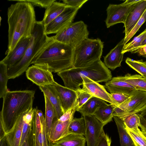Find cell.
<instances>
[{
	"mask_svg": "<svg viewBox=\"0 0 146 146\" xmlns=\"http://www.w3.org/2000/svg\"><path fill=\"white\" fill-rule=\"evenodd\" d=\"M76 111L75 105L68 110L61 116L59 119L62 121H65L72 119Z\"/></svg>",
	"mask_w": 146,
	"mask_h": 146,
	"instance_id": "45",
	"label": "cell"
},
{
	"mask_svg": "<svg viewBox=\"0 0 146 146\" xmlns=\"http://www.w3.org/2000/svg\"><path fill=\"white\" fill-rule=\"evenodd\" d=\"M82 78L83 80L82 91L116 106L111 94L107 92L104 86L87 77H82Z\"/></svg>",
	"mask_w": 146,
	"mask_h": 146,
	"instance_id": "13",
	"label": "cell"
},
{
	"mask_svg": "<svg viewBox=\"0 0 146 146\" xmlns=\"http://www.w3.org/2000/svg\"><path fill=\"white\" fill-rule=\"evenodd\" d=\"M74 48L49 37L32 61V64L44 66L58 73L73 66Z\"/></svg>",
	"mask_w": 146,
	"mask_h": 146,
	"instance_id": "2",
	"label": "cell"
},
{
	"mask_svg": "<svg viewBox=\"0 0 146 146\" xmlns=\"http://www.w3.org/2000/svg\"><path fill=\"white\" fill-rule=\"evenodd\" d=\"M9 79L7 74L6 66L0 62V98H3L9 91L7 83Z\"/></svg>",
	"mask_w": 146,
	"mask_h": 146,
	"instance_id": "33",
	"label": "cell"
},
{
	"mask_svg": "<svg viewBox=\"0 0 146 146\" xmlns=\"http://www.w3.org/2000/svg\"><path fill=\"white\" fill-rule=\"evenodd\" d=\"M45 103V121L49 135L53 122L59 119L56 110L47 98L44 95Z\"/></svg>",
	"mask_w": 146,
	"mask_h": 146,
	"instance_id": "28",
	"label": "cell"
},
{
	"mask_svg": "<svg viewBox=\"0 0 146 146\" xmlns=\"http://www.w3.org/2000/svg\"><path fill=\"white\" fill-rule=\"evenodd\" d=\"M136 3L110 4L106 9L107 17L105 22L107 27L119 23L124 24L128 14Z\"/></svg>",
	"mask_w": 146,
	"mask_h": 146,
	"instance_id": "11",
	"label": "cell"
},
{
	"mask_svg": "<svg viewBox=\"0 0 146 146\" xmlns=\"http://www.w3.org/2000/svg\"><path fill=\"white\" fill-rule=\"evenodd\" d=\"M125 62L141 76L146 78V64L143 60H134L128 57L125 60Z\"/></svg>",
	"mask_w": 146,
	"mask_h": 146,
	"instance_id": "34",
	"label": "cell"
},
{
	"mask_svg": "<svg viewBox=\"0 0 146 146\" xmlns=\"http://www.w3.org/2000/svg\"><path fill=\"white\" fill-rule=\"evenodd\" d=\"M146 106V92L136 90L123 103L115 107L113 116L122 118L139 112Z\"/></svg>",
	"mask_w": 146,
	"mask_h": 146,
	"instance_id": "8",
	"label": "cell"
},
{
	"mask_svg": "<svg viewBox=\"0 0 146 146\" xmlns=\"http://www.w3.org/2000/svg\"><path fill=\"white\" fill-rule=\"evenodd\" d=\"M0 146H8L5 136L0 140Z\"/></svg>",
	"mask_w": 146,
	"mask_h": 146,
	"instance_id": "49",
	"label": "cell"
},
{
	"mask_svg": "<svg viewBox=\"0 0 146 146\" xmlns=\"http://www.w3.org/2000/svg\"><path fill=\"white\" fill-rule=\"evenodd\" d=\"M146 37V28L139 35L135 37L129 42L124 45L122 53L123 54L127 52L132 53L140 46Z\"/></svg>",
	"mask_w": 146,
	"mask_h": 146,
	"instance_id": "32",
	"label": "cell"
},
{
	"mask_svg": "<svg viewBox=\"0 0 146 146\" xmlns=\"http://www.w3.org/2000/svg\"><path fill=\"white\" fill-rule=\"evenodd\" d=\"M106 103L104 100L93 96L80 108L78 111L81 114L82 116L94 115L97 110Z\"/></svg>",
	"mask_w": 146,
	"mask_h": 146,
	"instance_id": "25",
	"label": "cell"
},
{
	"mask_svg": "<svg viewBox=\"0 0 146 146\" xmlns=\"http://www.w3.org/2000/svg\"><path fill=\"white\" fill-rule=\"evenodd\" d=\"M124 123L130 129L138 127L140 124V118L137 113L125 116L121 118Z\"/></svg>",
	"mask_w": 146,
	"mask_h": 146,
	"instance_id": "35",
	"label": "cell"
},
{
	"mask_svg": "<svg viewBox=\"0 0 146 146\" xmlns=\"http://www.w3.org/2000/svg\"><path fill=\"white\" fill-rule=\"evenodd\" d=\"M114 101L117 106L123 103L130 96L122 93H110Z\"/></svg>",
	"mask_w": 146,
	"mask_h": 146,
	"instance_id": "41",
	"label": "cell"
},
{
	"mask_svg": "<svg viewBox=\"0 0 146 146\" xmlns=\"http://www.w3.org/2000/svg\"><path fill=\"white\" fill-rule=\"evenodd\" d=\"M86 126L85 137L87 146H95L104 131V125L94 115L84 116Z\"/></svg>",
	"mask_w": 146,
	"mask_h": 146,
	"instance_id": "12",
	"label": "cell"
},
{
	"mask_svg": "<svg viewBox=\"0 0 146 146\" xmlns=\"http://www.w3.org/2000/svg\"><path fill=\"white\" fill-rule=\"evenodd\" d=\"M137 53L140 56L146 58V45L137 50L135 53Z\"/></svg>",
	"mask_w": 146,
	"mask_h": 146,
	"instance_id": "47",
	"label": "cell"
},
{
	"mask_svg": "<svg viewBox=\"0 0 146 146\" xmlns=\"http://www.w3.org/2000/svg\"><path fill=\"white\" fill-rule=\"evenodd\" d=\"M52 72L46 66L34 64L28 68L26 75L28 79L39 87L56 83Z\"/></svg>",
	"mask_w": 146,
	"mask_h": 146,
	"instance_id": "10",
	"label": "cell"
},
{
	"mask_svg": "<svg viewBox=\"0 0 146 146\" xmlns=\"http://www.w3.org/2000/svg\"><path fill=\"white\" fill-rule=\"evenodd\" d=\"M5 135L3 129L1 125L0 124V140L3 138Z\"/></svg>",
	"mask_w": 146,
	"mask_h": 146,
	"instance_id": "48",
	"label": "cell"
},
{
	"mask_svg": "<svg viewBox=\"0 0 146 146\" xmlns=\"http://www.w3.org/2000/svg\"><path fill=\"white\" fill-rule=\"evenodd\" d=\"M145 62V64H146V61Z\"/></svg>",
	"mask_w": 146,
	"mask_h": 146,
	"instance_id": "54",
	"label": "cell"
},
{
	"mask_svg": "<svg viewBox=\"0 0 146 146\" xmlns=\"http://www.w3.org/2000/svg\"><path fill=\"white\" fill-rule=\"evenodd\" d=\"M146 45V37L143 42L141 43L140 46L132 53H135V52L138 49L141 48L142 46Z\"/></svg>",
	"mask_w": 146,
	"mask_h": 146,
	"instance_id": "52",
	"label": "cell"
},
{
	"mask_svg": "<svg viewBox=\"0 0 146 146\" xmlns=\"http://www.w3.org/2000/svg\"><path fill=\"white\" fill-rule=\"evenodd\" d=\"M48 144H49V146H54L52 144V143L50 141L49 139V140Z\"/></svg>",
	"mask_w": 146,
	"mask_h": 146,
	"instance_id": "53",
	"label": "cell"
},
{
	"mask_svg": "<svg viewBox=\"0 0 146 146\" xmlns=\"http://www.w3.org/2000/svg\"><path fill=\"white\" fill-rule=\"evenodd\" d=\"M36 136L40 146H49V136L45 121L42 125L41 131Z\"/></svg>",
	"mask_w": 146,
	"mask_h": 146,
	"instance_id": "36",
	"label": "cell"
},
{
	"mask_svg": "<svg viewBox=\"0 0 146 146\" xmlns=\"http://www.w3.org/2000/svg\"><path fill=\"white\" fill-rule=\"evenodd\" d=\"M63 3L66 5L80 8L88 0H63Z\"/></svg>",
	"mask_w": 146,
	"mask_h": 146,
	"instance_id": "44",
	"label": "cell"
},
{
	"mask_svg": "<svg viewBox=\"0 0 146 146\" xmlns=\"http://www.w3.org/2000/svg\"><path fill=\"white\" fill-rule=\"evenodd\" d=\"M140 0H127L125 1L124 3L127 4H131L136 3L139 2Z\"/></svg>",
	"mask_w": 146,
	"mask_h": 146,
	"instance_id": "50",
	"label": "cell"
},
{
	"mask_svg": "<svg viewBox=\"0 0 146 146\" xmlns=\"http://www.w3.org/2000/svg\"><path fill=\"white\" fill-rule=\"evenodd\" d=\"M17 1L7 10L8 25V49L6 54L10 53L22 38L30 37L36 22L34 6L25 0Z\"/></svg>",
	"mask_w": 146,
	"mask_h": 146,
	"instance_id": "1",
	"label": "cell"
},
{
	"mask_svg": "<svg viewBox=\"0 0 146 146\" xmlns=\"http://www.w3.org/2000/svg\"><path fill=\"white\" fill-rule=\"evenodd\" d=\"M65 86L78 91L83 84L82 77H87L98 82H107L112 78L111 71L100 60L86 67H72L57 73Z\"/></svg>",
	"mask_w": 146,
	"mask_h": 146,
	"instance_id": "4",
	"label": "cell"
},
{
	"mask_svg": "<svg viewBox=\"0 0 146 146\" xmlns=\"http://www.w3.org/2000/svg\"><path fill=\"white\" fill-rule=\"evenodd\" d=\"M103 47L104 42L99 38L85 39L74 48L73 67H86L100 60Z\"/></svg>",
	"mask_w": 146,
	"mask_h": 146,
	"instance_id": "6",
	"label": "cell"
},
{
	"mask_svg": "<svg viewBox=\"0 0 146 146\" xmlns=\"http://www.w3.org/2000/svg\"><path fill=\"white\" fill-rule=\"evenodd\" d=\"M124 124L125 128L131 138L135 146H146V137L138 127L131 129Z\"/></svg>",
	"mask_w": 146,
	"mask_h": 146,
	"instance_id": "30",
	"label": "cell"
},
{
	"mask_svg": "<svg viewBox=\"0 0 146 146\" xmlns=\"http://www.w3.org/2000/svg\"><path fill=\"white\" fill-rule=\"evenodd\" d=\"M86 126L84 117L73 118L70 123L68 134L84 136L85 135Z\"/></svg>",
	"mask_w": 146,
	"mask_h": 146,
	"instance_id": "29",
	"label": "cell"
},
{
	"mask_svg": "<svg viewBox=\"0 0 146 146\" xmlns=\"http://www.w3.org/2000/svg\"><path fill=\"white\" fill-rule=\"evenodd\" d=\"M104 86L111 93H122L130 96L136 90L130 84L118 79L116 77L106 82Z\"/></svg>",
	"mask_w": 146,
	"mask_h": 146,
	"instance_id": "18",
	"label": "cell"
},
{
	"mask_svg": "<svg viewBox=\"0 0 146 146\" xmlns=\"http://www.w3.org/2000/svg\"><path fill=\"white\" fill-rule=\"evenodd\" d=\"M72 120L62 121L58 119L53 122L48 135L52 143L68 134L69 127Z\"/></svg>",
	"mask_w": 146,
	"mask_h": 146,
	"instance_id": "20",
	"label": "cell"
},
{
	"mask_svg": "<svg viewBox=\"0 0 146 146\" xmlns=\"http://www.w3.org/2000/svg\"><path fill=\"white\" fill-rule=\"evenodd\" d=\"M31 4L33 6H38L46 9L55 0H25Z\"/></svg>",
	"mask_w": 146,
	"mask_h": 146,
	"instance_id": "43",
	"label": "cell"
},
{
	"mask_svg": "<svg viewBox=\"0 0 146 146\" xmlns=\"http://www.w3.org/2000/svg\"><path fill=\"white\" fill-rule=\"evenodd\" d=\"M33 134L34 139V146H40L39 144L37 139L36 135L33 133Z\"/></svg>",
	"mask_w": 146,
	"mask_h": 146,
	"instance_id": "51",
	"label": "cell"
},
{
	"mask_svg": "<svg viewBox=\"0 0 146 146\" xmlns=\"http://www.w3.org/2000/svg\"><path fill=\"white\" fill-rule=\"evenodd\" d=\"M116 106L113 104H108L106 103L97 110L94 115L104 126L112 121L113 113Z\"/></svg>",
	"mask_w": 146,
	"mask_h": 146,
	"instance_id": "24",
	"label": "cell"
},
{
	"mask_svg": "<svg viewBox=\"0 0 146 146\" xmlns=\"http://www.w3.org/2000/svg\"><path fill=\"white\" fill-rule=\"evenodd\" d=\"M77 92L78 94L75 106L76 111H78L80 108L93 96L89 93L82 91L81 90Z\"/></svg>",
	"mask_w": 146,
	"mask_h": 146,
	"instance_id": "37",
	"label": "cell"
},
{
	"mask_svg": "<svg viewBox=\"0 0 146 146\" xmlns=\"http://www.w3.org/2000/svg\"><path fill=\"white\" fill-rule=\"evenodd\" d=\"M137 113L140 118L139 127L142 132L146 133V106Z\"/></svg>",
	"mask_w": 146,
	"mask_h": 146,
	"instance_id": "39",
	"label": "cell"
},
{
	"mask_svg": "<svg viewBox=\"0 0 146 146\" xmlns=\"http://www.w3.org/2000/svg\"><path fill=\"white\" fill-rule=\"evenodd\" d=\"M52 3L45 11L42 22L45 26L54 20L68 6L63 3L56 1Z\"/></svg>",
	"mask_w": 146,
	"mask_h": 146,
	"instance_id": "22",
	"label": "cell"
},
{
	"mask_svg": "<svg viewBox=\"0 0 146 146\" xmlns=\"http://www.w3.org/2000/svg\"><path fill=\"white\" fill-rule=\"evenodd\" d=\"M21 146H34L33 134L32 128Z\"/></svg>",
	"mask_w": 146,
	"mask_h": 146,
	"instance_id": "46",
	"label": "cell"
},
{
	"mask_svg": "<svg viewBox=\"0 0 146 146\" xmlns=\"http://www.w3.org/2000/svg\"><path fill=\"white\" fill-rule=\"evenodd\" d=\"M40 89L48 99L54 107L59 119L63 114L58 94L53 85L39 87Z\"/></svg>",
	"mask_w": 146,
	"mask_h": 146,
	"instance_id": "19",
	"label": "cell"
},
{
	"mask_svg": "<svg viewBox=\"0 0 146 146\" xmlns=\"http://www.w3.org/2000/svg\"><path fill=\"white\" fill-rule=\"evenodd\" d=\"M146 21V9L133 28L126 36L124 37V43L125 44L132 37Z\"/></svg>",
	"mask_w": 146,
	"mask_h": 146,
	"instance_id": "38",
	"label": "cell"
},
{
	"mask_svg": "<svg viewBox=\"0 0 146 146\" xmlns=\"http://www.w3.org/2000/svg\"><path fill=\"white\" fill-rule=\"evenodd\" d=\"M111 143V138L104 131L95 146H110Z\"/></svg>",
	"mask_w": 146,
	"mask_h": 146,
	"instance_id": "42",
	"label": "cell"
},
{
	"mask_svg": "<svg viewBox=\"0 0 146 146\" xmlns=\"http://www.w3.org/2000/svg\"><path fill=\"white\" fill-rule=\"evenodd\" d=\"M146 9V0H140L134 5L128 14L124 24L125 37L133 28Z\"/></svg>",
	"mask_w": 146,
	"mask_h": 146,
	"instance_id": "16",
	"label": "cell"
},
{
	"mask_svg": "<svg viewBox=\"0 0 146 146\" xmlns=\"http://www.w3.org/2000/svg\"><path fill=\"white\" fill-rule=\"evenodd\" d=\"M124 38L104 58V64L108 68L114 70L121 66L123 54L122 53L124 46Z\"/></svg>",
	"mask_w": 146,
	"mask_h": 146,
	"instance_id": "17",
	"label": "cell"
},
{
	"mask_svg": "<svg viewBox=\"0 0 146 146\" xmlns=\"http://www.w3.org/2000/svg\"><path fill=\"white\" fill-rule=\"evenodd\" d=\"M24 113L23 116V123L22 134L19 146H21L25 141L29 131L32 128V122L28 123L25 119L24 118Z\"/></svg>",
	"mask_w": 146,
	"mask_h": 146,
	"instance_id": "40",
	"label": "cell"
},
{
	"mask_svg": "<svg viewBox=\"0 0 146 146\" xmlns=\"http://www.w3.org/2000/svg\"><path fill=\"white\" fill-rule=\"evenodd\" d=\"M49 37L45 32L44 26L42 21H36L32 32L29 44L23 57L17 63L7 68L9 79H14L27 70Z\"/></svg>",
	"mask_w": 146,
	"mask_h": 146,
	"instance_id": "5",
	"label": "cell"
},
{
	"mask_svg": "<svg viewBox=\"0 0 146 146\" xmlns=\"http://www.w3.org/2000/svg\"><path fill=\"white\" fill-rule=\"evenodd\" d=\"M53 85L59 96L61 108L64 113L75 105L78 92L57 83Z\"/></svg>",
	"mask_w": 146,
	"mask_h": 146,
	"instance_id": "14",
	"label": "cell"
},
{
	"mask_svg": "<svg viewBox=\"0 0 146 146\" xmlns=\"http://www.w3.org/2000/svg\"><path fill=\"white\" fill-rule=\"evenodd\" d=\"M113 118L118 129L120 146H135L131 138L125 128L123 120L116 116H114Z\"/></svg>",
	"mask_w": 146,
	"mask_h": 146,
	"instance_id": "27",
	"label": "cell"
},
{
	"mask_svg": "<svg viewBox=\"0 0 146 146\" xmlns=\"http://www.w3.org/2000/svg\"><path fill=\"white\" fill-rule=\"evenodd\" d=\"M30 39L31 37L21 39L13 51L7 54L0 62L6 65L7 68L11 67L18 62L24 56Z\"/></svg>",
	"mask_w": 146,
	"mask_h": 146,
	"instance_id": "15",
	"label": "cell"
},
{
	"mask_svg": "<svg viewBox=\"0 0 146 146\" xmlns=\"http://www.w3.org/2000/svg\"><path fill=\"white\" fill-rule=\"evenodd\" d=\"M86 142L84 136L68 134L52 143L54 146H85Z\"/></svg>",
	"mask_w": 146,
	"mask_h": 146,
	"instance_id": "23",
	"label": "cell"
},
{
	"mask_svg": "<svg viewBox=\"0 0 146 146\" xmlns=\"http://www.w3.org/2000/svg\"><path fill=\"white\" fill-rule=\"evenodd\" d=\"M45 121L42 111L37 107L34 108V112L32 121V129L33 133L38 135L41 131L42 125Z\"/></svg>",
	"mask_w": 146,
	"mask_h": 146,
	"instance_id": "31",
	"label": "cell"
},
{
	"mask_svg": "<svg viewBox=\"0 0 146 146\" xmlns=\"http://www.w3.org/2000/svg\"><path fill=\"white\" fill-rule=\"evenodd\" d=\"M79 9L67 6L63 11L48 25L44 27L47 35L56 34L72 23Z\"/></svg>",
	"mask_w": 146,
	"mask_h": 146,
	"instance_id": "9",
	"label": "cell"
},
{
	"mask_svg": "<svg viewBox=\"0 0 146 146\" xmlns=\"http://www.w3.org/2000/svg\"><path fill=\"white\" fill-rule=\"evenodd\" d=\"M89 35L87 25L80 21L72 23L52 37L54 40L74 48L88 38Z\"/></svg>",
	"mask_w": 146,
	"mask_h": 146,
	"instance_id": "7",
	"label": "cell"
},
{
	"mask_svg": "<svg viewBox=\"0 0 146 146\" xmlns=\"http://www.w3.org/2000/svg\"><path fill=\"white\" fill-rule=\"evenodd\" d=\"M35 93L33 90L8 91L7 92L3 98L0 113V124L6 135L12 130L23 113L33 108Z\"/></svg>",
	"mask_w": 146,
	"mask_h": 146,
	"instance_id": "3",
	"label": "cell"
},
{
	"mask_svg": "<svg viewBox=\"0 0 146 146\" xmlns=\"http://www.w3.org/2000/svg\"><path fill=\"white\" fill-rule=\"evenodd\" d=\"M24 113L19 117L12 130L5 136L8 146H19L22 134Z\"/></svg>",
	"mask_w": 146,
	"mask_h": 146,
	"instance_id": "21",
	"label": "cell"
},
{
	"mask_svg": "<svg viewBox=\"0 0 146 146\" xmlns=\"http://www.w3.org/2000/svg\"><path fill=\"white\" fill-rule=\"evenodd\" d=\"M116 77L118 79L130 84L137 90L146 92V78L141 75L127 74L123 76Z\"/></svg>",
	"mask_w": 146,
	"mask_h": 146,
	"instance_id": "26",
	"label": "cell"
}]
</instances>
